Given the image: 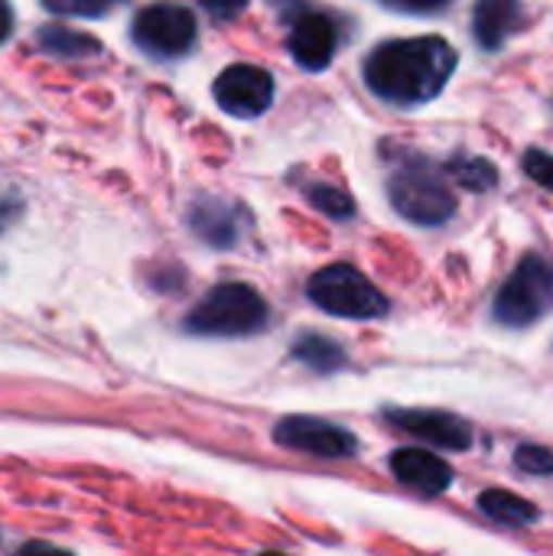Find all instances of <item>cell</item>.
Here are the masks:
<instances>
[{"label": "cell", "instance_id": "obj_24", "mask_svg": "<svg viewBox=\"0 0 553 556\" xmlns=\"http://www.w3.org/2000/svg\"><path fill=\"white\" fill-rule=\"evenodd\" d=\"M10 29H13V13H10V3L0 0V42L10 36Z\"/></svg>", "mask_w": 553, "mask_h": 556}, {"label": "cell", "instance_id": "obj_2", "mask_svg": "<svg viewBox=\"0 0 553 556\" xmlns=\"http://www.w3.org/2000/svg\"><path fill=\"white\" fill-rule=\"evenodd\" d=\"M267 303L248 283H218L186 316V329L196 336H254L267 326Z\"/></svg>", "mask_w": 553, "mask_h": 556}, {"label": "cell", "instance_id": "obj_19", "mask_svg": "<svg viewBox=\"0 0 553 556\" xmlns=\"http://www.w3.org/2000/svg\"><path fill=\"white\" fill-rule=\"evenodd\" d=\"M52 13H68V16H104L114 3L121 0H42Z\"/></svg>", "mask_w": 553, "mask_h": 556}, {"label": "cell", "instance_id": "obj_21", "mask_svg": "<svg viewBox=\"0 0 553 556\" xmlns=\"http://www.w3.org/2000/svg\"><path fill=\"white\" fill-rule=\"evenodd\" d=\"M525 173L538 182V186H544V189H551L553 192V156L551 153H544V150H528L525 153Z\"/></svg>", "mask_w": 553, "mask_h": 556}, {"label": "cell", "instance_id": "obj_20", "mask_svg": "<svg viewBox=\"0 0 553 556\" xmlns=\"http://www.w3.org/2000/svg\"><path fill=\"white\" fill-rule=\"evenodd\" d=\"M515 466L531 476H553V453L544 446H518Z\"/></svg>", "mask_w": 553, "mask_h": 556}, {"label": "cell", "instance_id": "obj_15", "mask_svg": "<svg viewBox=\"0 0 553 556\" xmlns=\"http://www.w3.org/2000/svg\"><path fill=\"white\" fill-rule=\"evenodd\" d=\"M479 508L482 515H489L492 521L499 525H528V521H538V508L505 489H489L479 495Z\"/></svg>", "mask_w": 553, "mask_h": 556}, {"label": "cell", "instance_id": "obj_5", "mask_svg": "<svg viewBox=\"0 0 553 556\" xmlns=\"http://www.w3.org/2000/svg\"><path fill=\"white\" fill-rule=\"evenodd\" d=\"M553 309V264L528 254L495 296V319L508 329H525Z\"/></svg>", "mask_w": 553, "mask_h": 556}, {"label": "cell", "instance_id": "obj_8", "mask_svg": "<svg viewBox=\"0 0 553 556\" xmlns=\"http://www.w3.org/2000/svg\"><path fill=\"white\" fill-rule=\"evenodd\" d=\"M212 94L218 108L231 117H257L271 108L274 101V75L261 65H228L215 85Z\"/></svg>", "mask_w": 553, "mask_h": 556}, {"label": "cell", "instance_id": "obj_22", "mask_svg": "<svg viewBox=\"0 0 553 556\" xmlns=\"http://www.w3.org/2000/svg\"><path fill=\"white\" fill-rule=\"evenodd\" d=\"M212 16H218V20H231V16H238L251 0H199Z\"/></svg>", "mask_w": 553, "mask_h": 556}, {"label": "cell", "instance_id": "obj_18", "mask_svg": "<svg viewBox=\"0 0 553 556\" xmlns=\"http://www.w3.org/2000/svg\"><path fill=\"white\" fill-rule=\"evenodd\" d=\"M306 199H310V205H316L329 218H352L355 215L352 195L342 192V189H336V186H323V182L319 186H310L306 189Z\"/></svg>", "mask_w": 553, "mask_h": 556}, {"label": "cell", "instance_id": "obj_11", "mask_svg": "<svg viewBox=\"0 0 553 556\" xmlns=\"http://www.w3.org/2000/svg\"><path fill=\"white\" fill-rule=\"evenodd\" d=\"M391 469L407 489L420 495H440L453 485V469L440 456L424 450H398L391 456Z\"/></svg>", "mask_w": 553, "mask_h": 556}, {"label": "cell", "instance_id": "obj_3", "mask_svg": "<svg viewBox=\"0 0 553 556\" xmlns=\"http://www.w3.org/2000/svg\"><path fill=\"white\" fill-rule=\"evenodd\" d=\"M306 296L329 316H342V319H378L388 313V300L385 293L362 277L352 264H332L326 270H316V277H310L306 283Z\"/></svg>", "mask_w": 553, "mask_h": 556}, {"label": "cell", "instance_id": "obj_7", "mask_svg": "<svg viewBox=\"0 0 553 556\" xmlns=\"http://www.w3.org/2000/svg\"><path fill=\"white\" fill-rule=\"evenodd\" d=\"M274 440L284 450L303 453V456H319V459H349L359 453V437L349 433L345 427H336L329 420L316 417H287L277 424Z\"/></svg>", "mask_w": 553, "mask_h": 556}, {"label": "cell", "instance_id": "obj_12", "mask_svg": "<svg viewBox=\"0 0 553 556\" xmlns=\"http://www.w3.org/2000/svg\"><path fill=\"white\" fill-rule=\"evenodd\" d=\"M521 26V0H479L473 13V33L482 49H499Z\"/></svg>", "mask_w": 553, "mask_h": 556}, {"label": "cell", "instance_id": "obj_16", "mask_svg": "<svg viewBox=\"0 0 553 556\" xmlns=\"http://www.w3.org/2000/svg\"><path fill=\"white\" fill-rule=\"evenodd\" d=\"M39 46L52 55H62V59H85V55H98V42L88 39L85 33H75V29H62V26H46L39 29Z\"/></svg>", "mask_w": 553, "mask_h": 556}, {"label": "cell", "instance_id": "obj_13", "mask_svg": "<svg viewBox=\"0 0 553 556\" xmlns=\"http://www.w3.org/2000/svg\"><path fill=\"white\" fill-rule=\"evenodd\" d=\"M192 231L212 248H231L238 241V208L222 199H199L189 212Z\"/></svg>", "mask_w": 553, "mask_h": 556}, {"label": "cell", "instance_id": "obj_17", "mask_svg": "<svg viewBox=\"0 0 553 556\" xmlns=\"http://www.w3.org/2000/svg\"><path fill=\"white\" fill-rule=\"evenodd\" d=\"M447 173L453 176L460 189H469V192H489L499 182V169L486 156H456L447 166Z\"/></svg>", "mask_w": 553, "mask_h": 556}, {"label": "cell", "instance_id": "obj_6", "mask_svg": "<svg viewBox=\"0 0 553 556\" xmlns=\"http://www.w3.org/2000/svg\"><path fill=\"white\" fill-rule=\"evenodd\" d=\"M134 42L156 55V59H173L192 49L196 42V16L192 10L179 3H150L137 13L134 20Z\"/></svg>", "mask_w": 553, "mask_h": 556}, {"label": "cell", "instance_id": "obj_23", "mask_svg": "<svg viewBox=\"0 0 553 556\" xmlns=\"http://www.w3.org/2000/svg\"><path fill=\"white\" fill-rule=\"evenodd\" d=\"M394 10H404V13H433L440 7H447L450 0H381Z\"/></svg>", "mask_w": 553, "mask_h": 556}, {"label": "cell", "instance_id": "obj_10", "mask_svg": "<svg viewBox=\"0 0 553 556\" xmlns=\"http://www.w3.org/2000/svg\"><path fill=\"white\" fill-rule=\"evenodd\" d=\"M339 49V29L326 13H303L290 33V55L306 72H323Z\"/></svg>", "mask_w": 553, "mask_h": 556}, {"label": "cell", "instance_id": "obj_9", "mask_svg": "<svg viewBox=\"0 0 553 556\" xmlns=\"http://www.w3.org/2000/svg\"><path fill=\"white\" fill-rule=\"evenodd\" d=\"M398 430L411 433V437H420L433 446H443V450H469L473 446V427L463 420V417H453V414H443V410H388L385 414Z\"/></svg>", "mask_w": 553, "mask_h": 556}, {"label": "cell", "instance_id": "obj_1", "mask_svg": "<svg viewBox=\"0 0 553 556\" xmlns=\"http://www.w3.org/2000/svg\"><path fill=\"white\" fill-rule=\"evenodd\" d=\"M456 68V49L440 36L391 39L365 59L368 88L391 104L433 101Z\"/></svg>", "mask_w": 553, "mask_h": 556}, {"label": "cell", "instance_id": "obj_14", "mask_svg": "<svg viewBox=\"0 0 553 556\" xmlns=\"http://www.w3.org/2000/svg\"><path fill=\"white\" fill-rule=\"evenodd\" d=\"M290 352H293L297 362H303L306 368H313V371H319V375H329V371H336V368L345 365V349H342L336 339L316 336V332L300 336V339L293 342Z\"/></svg>", "mask_w": 553, "mask_h": 556}, {"label": "cell", "instance_id": "obj_4", "mask_svg": "<svg viewBox=\"0 0 553 556\" xmlns=\"http://www.w3.org/2000/svg\"><path fill=\"white\" fill-rule=\"evenodd\" d=\"M388 192H391V205L398 208V215L407 218V222H414V225L437 228V225L450 222L453 212H456L453 189L427 163H407V166H401L388 179Z\"/></svg>", "mask_w": 553, "mask_h": 556}]
</instances>
